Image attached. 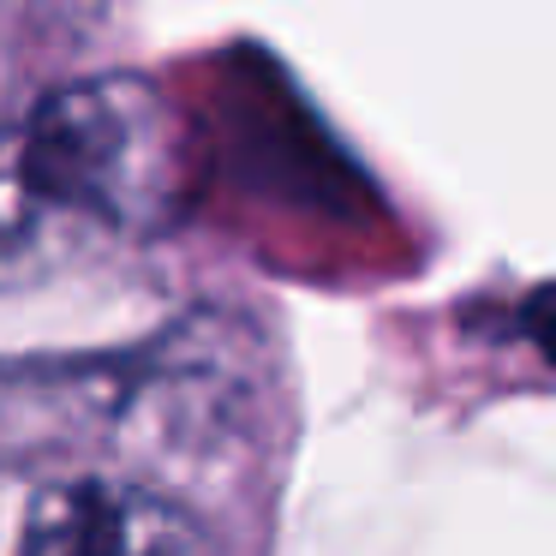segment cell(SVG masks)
Wrapping results in <instances>:
<instances>
[{
  "mask_svg": "<svg viewBox=\"0 0 556 556\" xmlns=\"http://www.w3.org/2000/svg\"><path fill=\"white\" fill-rule=\"evenodd\" d=\"M180 192V138L156 85L97 73L49 90L0 132V288H25L90 245L144 240Z\"/></svg>",
  "mask_w": 556,
  "mask_h": 556,
  "instance_id": "1",
  "label": "cell"
},
{
  "mask_svg": "<svg viewBox=\"0 0 556 556\" xmlns=\"http://www.w3.org/2000/svg\"><path fill=\"white\" fill-rule=\"evenodd\" d=\"M18 556H216L186 508L126 479H66L30 503Z\"/></svg>",
  "mask_w": 556,
  "mask_h": 556,
  "instance_id": "2",
  "label": "cell"
}]
</instances>
